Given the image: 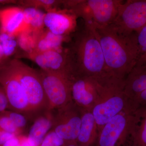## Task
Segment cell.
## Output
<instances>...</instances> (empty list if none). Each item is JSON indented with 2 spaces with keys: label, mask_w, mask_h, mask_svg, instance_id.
<instances>
[{
  "label": "cell",
  "mask_w": 146,
  "mask_h": 146,
  "mask_svg": "<svg viewBox=\"0 0 146 146\" xmlns=\"http://www.w3.org/2000/svg\"><path fill=\"white\" fill-rule=\"evenodd\" d=\"M94 31L102 50L108 72L118 78L125 79L138 60L137 33L125 35L110 25Z\"/></svg>",
  "instance_id": "1"
},
{
  "label": "cell",
  "mask_w": 146,
  "mask_h": 146,
  "mask_svg": "<svg viewBox=\"0 0 146 146\" xmlns=\"http://www.w3.org/2000/svg\"><path fill=\"white\" fill-rule=\"evenodd\" d=\"M68 50L73 76L99 78L110 74L94 30L84 25L75 33Z\"/></svg>",
  "instance_id": "2"
},
{
  "label": "cell",
  "mask_w": 146,
  "mask_h": 146,
  "mask_svg": "<svg viewBox=\"0 0 146 146\" xmlns=\"http://www.w3.org/2000/svg\"><path fill=\"white\" fill-rule=\"evenodd\" d=\"M95 78L98 98L92 112L99 133L105 124L119 113L127 110L134 111L125 93V79L110 74Z\"/></svg>",
  "instance_id": "3"
},
{
  "label": "cell",
  "mask_w": 146,
  "mask_h": 146,
  "mask_svg": "<svg viewBox=\"0 0 146 146\" xmlns=\"http://www.w3.org/2000/svg\"><path fill=\"white\" fill-rule=\"evenodd\" d=\"M121 0H72L63 1L64 9L78 18H82L84 25L92 29L108 26L115 20Z\"/></svg>",
  "instance_id": "4"
},
{
  "label": "cell",
  "mask_w": 146,
  "mask_h": 146,
  "mask_svg": "<svg viewBox=\"0 0 146 146\" xmlns=\"http://www.w3.org/2000/svg\"><path fill=\"white\" fill-rule=\"evenodd\" d=\"M11 61L21 81L35 119L48 110V107L39 71L18 58H12Z\"/></svg>",
  "instance_id": "5"
},
{
  "label": "cell",
  "mask_w": 146,
  "mask_h": 146,
  "mask_svg": "<svg viewBox=\"0 0 146 146\" xmlns=\"http://www.w3.org/2000/svg\"><path fill=\"white\" fill-rule=\"evenodd\" d=\"M11 59L0 68V84L8 98L9 110L21 113L33 121L27 99Z\"/></svg>",
  "instance_id": "6"
},
{
  "label": "cell",
  "mask_w": 146,
  "mask_h": 146,
  "mask_svg": "<svg viewBox=\"0 0 146 146\" xmlns=\"http://www.w3.org/2000/svg\"><path fill=\"white\" fill-rule=\"evenodd\" d=\"M48 100V110L52 111L72 101L71 92L73 76L38 70Z\"/></svg>",
  "instance_id": "7"
},
{
  "label": "cell",
  "mask_w": 146,
  "mask_h": 146,
  "mask_svg": "<svg viewBox=\"0 0 146 146\" xmlns=\"http://www.w3.org/2000/svg\"><path fill=\"white\" fill-rule=\"evenodd\" d=\"M109 25L125 35L138 32L146 26V0L123 1L116 18Z\"/></svg>",
  "instance_id": "8"
},
{
  "label": "cell",
  "mask_w": 146,
  "mask_h": 146,
  "mask_svg": "<svg viewBox=\"0 0 146 146\" xmlns=\"http://www.w3.org/2000/svg\"><path fill=\"white\" fill-rule=\"evenodd\" d=\"M134 112L123 111L108 121L99 132L96 146H129Z\"/></svg>",
  "instance_id": "9"
},
{
  "label": "cell",
  "mask_w": 146,
  "mask_h": 146,
  "mask_svg": "<svg viewBox=\"0 0 146 146\" xmlns=\"http://www.w3.org/2000/svg\"><path fill=\"white\" fill-rule=\"evenodd\" d=\"M52 112L53 119L51 130L55 132L66 143H76L81 125V109L72 101Z\"/></svg>",
  "instance_id": "10"
},
{
  "label": "cell",
  "mask_w": 146,
  "mask_h": 146,
  "mask_svg": "<svg viewBox=\"0 0 146 146\" xmlns=\"http://www.w3.org/2000/svg\"><path fill=\"white\" fill-rule=\"evenodd\" d=\"M16 58H24L33 61L40 69L50 72L73 75L70 59L68 49L46 51L21 52Z\"/></svg>",
  "instance_id": "11"
},
{
  "label": "cell",
  "mask_w": 146,
  "mask_h": 146,
  "mask_svg": "<svg viewBox=\"0 0 146 146\" xmlns=\"http://www.w3.org/2000/svg\"><path fill=\"white\" fill-rule=\"evenodd\" d=\"M71 92L72 101L78 107L92 111L98 98L95 78L73 76Z\"/></svg>",
  "instance_id": "12"
},
{
  "label": "cell",
  "mask_w": 146,
  "mask_h": 146,
  "mask_svg": "<svg viewBox=\"0 0 146 146\" xmlns=\"http://www.w3.org/2000/svg\"><path fill=\"white\" fill-rule=\"evenodd\" d=\"M77 17L66 9H53L47 12L44 17L45 27L53 34L68 36L75 31Z\"/></svg>",
  "instance_id": "13"
},
{
  "label": "cell",
  "mask_w": 146,
  "mask_h": 146,
  "mask_svg": "<svg viewBox=\"0 0 146 146\" xmlns=\"http://www.w3.org/2000/svg\"><path fill=\"white\" fill-rule=\"evenodd\" d=\"M24 9L11 7L0 10V31L17 37L24 30Z\"/></svg>",
  "instance_id": "14"
},
{
  "label": "cell",
  "mask_w": 146,
  "mask_h": 146,
  "mask_svg": "<svg viewBox=\"0 0 146 146\" xmlns=\"http://www.w3.org/2000/svg\"><path fill=\"white\" fill-rule=\"evenodd\" d=\"M146 89V65H136L126 77L124 88L125 93L133 110L134 102Z\"/></svg>",
  "instance_id": "15"
},
{
  "label": "cell",
  "mask_w": 146,
  "mask_h": 146,
  "mask_svg": "<svg viewBox=\"0 0 146 146\" xmlns=\"http://www.w3.org/2000/svg\"><path fill=\"white\" fill-rule=\"evenodd\" d=\"M81 110V125L76 143L80 146H96L98 131L94 115L92 111Z\"/></svg>",
  "instance_id": "16"
},
{
  "label": "cell",
  "mask_w": 146,
  "mask_h": 146,
  "mask_svg": "<svg viewBox=\"0 0 146 146\" xmlns=\"http://www.w3.org/2000/svg\"><path fill=\"white\" fill-rule=\"evenodd\" d=\"M52 111L47 110L37 116L29 130L28 138L33 146H39L52 128Z\"/></svg>",
  "instance_id": "17"
},
{
  "label": "cell",
  "mask_w": 146,
  "mask_h": 146,
  "mask_svg": "<svg viewBox=\"0 0 146 146\" xmlns=\"http://www.w3.org/2000/svg\"><path fill=\"white\" fill-rule=\"evenodd\" d=\"M129 146H146V105L133 112Z\"/></svg>",
  "instance_id": "18"
},
{
  "label": "cell",
  "mask_w": 146,
  "mask_h": 146,
  "mask_svg": "<svg viewBox=\"0 0 146 146\" xmlns=\"http://www.w3.org/2000/svg\"><path fill=\"white\" fill-rule=\"evenodd\" d=\"M67 37L68 36L56 35L47 29H44L35 38V46L33 52H40L61 49L63 48L62 44L66 41Z\"/></svg>",
  "instance_id": "19"
},
{
  "label": "cell",
  "mask_w": 146,
  "mask_h": 146,
  "mask_svg": "<svg viewBox=\"0 0 146 146\" xmlns=\"http://www.w3.org/2000/svg\"><path fill=\"white\" fill-rule=\"evenodd\" d=\"M24 30L23 33L36 35L44 29L45 14L38 9L23 8Z\"/></svg>",
  "instance_id": "20"
},
{
  "label": "cell",
  "mask_w": 146,
  "mask_h": 146,
  "mask_svg": "<svg viewBox=\"0 0 146 146\" xmlns=\"http://www.w3.org/2000/svg\"><path fill=\"white\" fill-rule=\"evenodd\" d=\"M62 1L56 0H23L18 1L17 5L23 8L44 9L47 12L57 9L58 7L62 5Z\"/></svg>",
  "instance_id": "21"
},
{
  "label": "cell",
  "mask_w": 146,
  "mask_h": 146,
  "mask_svg": "<svg viewBox=\"0 0 146 146\" xmlns=\"http://www.w3.org/2000/svg\"><path fill=\"white\" fill-rule=\"evenodd\" d=\"M16 37L0 31V44L2 47L6 57L11 59L10 56L16 53L18 47Z\"/></svg>",
  "instance_id": "22"
},
{
  "label": "cell",
  "mask_w": 146,
  "mask_h": 146,
  "mask_svg": "<svg viewBox=\"0 0 146 146\" xmlns=\"http://www.w3.org/2000/svg\"><path fill=\"white\" fill-rule=\"evenodd\" d=\"M137 39L138 54L136 65H146V26L137 33Z\"/></svg>",
  "instance_id": "23"
},
{
  "label": "cell",
  "mask_w": 146,
  "mask_h": 146,
  "mask_svg": "<svg viewBox=\"0 0 146 146\" xmlns=\"http://www.w3.org/2000/svg\"><path fill=\"white\" fill-rule=\"evenodd\" d=\"M1 114L9 118L16 127L23 132L24 129L27 126L28 121H29L25 115L10 110H6Z\"/></svg>",
  "instance_id": "24"
},
{
  "label": "cell",
  "mask_w": 146,
  "mask_h": 146,
  "mask_svg": "<svg viewBox=\"0 0 146 146\" xmlns=\"http://www.w3.org/2000/svg\"><path fill=\"white\" fill-rule=\"evenodd\" d=\"M0 130L15 134L16 136L23 134V131L16 127L8 117L0 115Z\"/></svg>",
  "instance_id": "25"
},
{
  "label": "cell",
  "mask_w": 146,
  "mask_h": 146,
  "mask_svg": "<svg viewBox=\"0 0 146 146\" xmlns=\"http://www.w3.org/2000/svg\"><path fill=\"white\" fill-rule=\"evenodd\" d=\"M65 141L55 132L51 130L44 138L39 146H64Z\"/></svg>",
  "instance_id": "26"
},
{
  "label": "cell",
  "mask_w": 146,
  "mask_h": 146,
  "mask_svg": "<svg viewBox=\"0 0 146 146\" xmlns=\"http://www.w3.org/2000/svg\"><path fill=\"white\" fill-rule=\"evenodd\" d=\"M9 102L4 90L0 84V115L9 110Z\"/></svg>",
  "instance_id": "27"
},
{
  "label": "cell",
  "mask_w": 146,
  "mask_h": 146,
  "mask_svg": "<svg viewBox=\"0 0 146 146\" xmlns=\"http://www.w3.org/2000/svg\"><path fill=\"white\" fill-rule=\"evenodd\" d=\"M146 105V89L142 92L137 98L133 104L134 110Z\"/></svg>",
  "instance_id": "28"
},
{
  "label": "cell",
  "mask_w": 146,
  "mask_h": 146,
  "mask_svg": "<svg viewBox=\"0 0 146 146\" xmlns=\"http://www.w3.org/2000/svg\"><path fill=\"white\" fill-rule=\"evenodd\" d=\"M16 136L15 134L0 130V146L3 145L11 138Z\"/></svg>",
  "instance_id": "29"
},
{
  "label": "cell",
  "mask_w": 146,
  "mask_h": 146,
  "mask_svg": "<svg viewBox=\"0 0 146 146\" xmlns=\"http://www.w3.org/2000/svg\"><path fill=\"white\" fill-rule=\"evenodd\" d=\"M18 136L20 141V146H33L29 141L27 135L22 134L18 135Z\"/></svg>",
  "instance_id": "30"
},
{
  "label": "cell",
  "mask_w": 146,
  "mask_h": 146,
  "mask_svg": "<svg viewBox=\"0 0 146 146\" xmlns=\"http://www.w3.org/2000/svg\"><path fill=\"white\" fill-rule=\"evenodd\" d=\"M2 146H20V141L18 136L9 140Z\"/></svg>",
  "instance_id": "31"
},
{
  "label": "cell",
  "mask_w": 146,
  "mask_h": 146,
  "mask_svg": "<svg viewBox=\"0 0 146 146\" xmlns=\"http://www.w3.org/2000/svg\"><path fill=\"white\" fill-rule=\"evenodd\" d=\"M18 1L16 0H0V5L18 4Z\"/></svg>",
  "instance_id": "32"
},
{
  "label": "cell",
  "mask_w": 146,
  "mask_h": 146,
  "mask_svg": "<svg viewBox=\"0 0 146 146\" xmlns=\"http://www.w3.org/2000/svg\"><path fill=\"white\" fill-rule=\"evenodd\" d=\"M64 146H80L78 145L76 142L74 143H67L65 144Z\"/></svg>",
  "instance_id": "33"
},
{
  "label": "cell",
  "mask_w": 146,
  "mask_h": 146,
  "mask_svg": "<svg viewBox=\"0 0 146 146\" xmlns=\"http://www.w3.org/2000/svg\"><path fill=\"white\" fill-rule=\"evenodd\" d=\"M3 65H2V64H1V63H0V68H1V67L2 66H3Z\"/></svg>",
  "instance_id": "34"
},
{
  "label": "cell",
  "mask_w": 146,
  "mask_h": 146,
  "mask_svg": "<svg viewBox=\"0 0 146 146\" xmlns=\"http://www.w3.org/2000/svg\"><path fill=\"white\" fill-rule=\"evenodd\" d=\"M1 9H0V10H1Z\"/></svg>",
  "instance_id": "35"
}]
</instances>
